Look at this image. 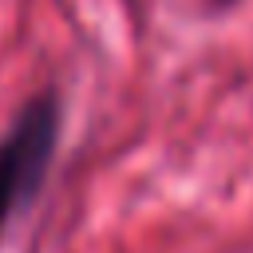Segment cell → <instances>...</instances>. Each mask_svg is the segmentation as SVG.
Masks as SVG:
<instances>
[{
	"instance_id": "7a4b0ae2",
	"label": "cell",
	"mask_w": 253,
	"mask_h": 253,
	"mask_svg": "<svg viewBox=\"0 0 253 253\" xmlns=\"http://www.w3.org/2000/svg\"><path fill=\"white\" fill-rule=\"evenodd\" d=\"M217 4H229V0H217Z\"/></svg>"
},
{
	"instance_id": "6da1fadb",
	"label": "cell",
	"mask_w": 253,
	"mask_h": 253,
	"mask_svg": "<svg viewBox=\"0 0 253 253\" xmlns=\"http://www.w3.org/2000/svg\"><path fill=\"white\" fill-rule=\"evenodd\" d=\"M59 142V103L55 95H36L24 103L8 134L0 138V233L12 210L36 198L51 154Z\"/></svg>"
}]
</instances>
